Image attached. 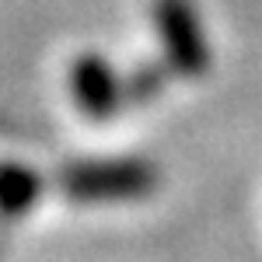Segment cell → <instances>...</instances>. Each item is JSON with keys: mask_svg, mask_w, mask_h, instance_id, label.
Masks as SVG:
<instances>
[{"mask_svg": "<svg viewBox=\"0 0 262 262\" xmlns=\"http://www.w3.org/2000/svg\"><path fill=\"white\" fill-rule=\"evenodd\" d=\"M161 185L158 168L143 158H112V161H77L60 171L63 196L74 203H122L143 200Z\"/></svg>", "mask_w": 262, "mask_h": 262, "instance_id": "1", "label": "cell"}, {"mask_svg": "<svg viewBox=\"0 0 262 262\" xmlns=\"http://www.w3.org/2000/svg\"><path fill=\"white\" fill-rule=\"evenodd\" d=\"M154 25L164 42V63L179 77H203L213 63V49L189 0H154Z\"/></svg>", "mask_w": 262, "mask_h": 262, "instance_id": "2", "label": "cell"}, {"mask_svg": "<svg viewBox=\"0 0 262 262\" xmlns=\"http://www.w3.org/2000/svg\"><path fill=\"white\" fill-rule=\"evenodd\" d=\"M70 95H74V105L95 122L112 119L116 112L126 108L122 77L98 53H84V56L74 60V67H70Z\"/></svg>", "mask_w": 262, "mask_h": 262, "instance_id": "3", "label": "cell"}, {"mask_svg": "<svg viewBox=\"0 0 262 262\" xmlns=\"http://www.w3.org/2000/svg\"><path fill=\"white\" fill-rule=\"evenodd\" d=\"M42 196V175L21 161H0V217L18 221Z\"/></svg>", "mask_w": 262, "mask_h": 262, "instance_id": "4", "label": "cell"}, {"mask_svg": "<svg viewBox=\"0 0 262 262\" xmlns=\"http://www.w3.org/2000/svg\"><path fill=\"white\" fill-rule=\"evenodd\" d=\"M168 63H143L137 67L126 81H122V95H126V108H133V105H147V101H154L161 95L164 81H168Z\"/></svg>", "mask_w": 262, "mask_h": 262, "instance_id": "5", "label": "cell"}]
</instances>
